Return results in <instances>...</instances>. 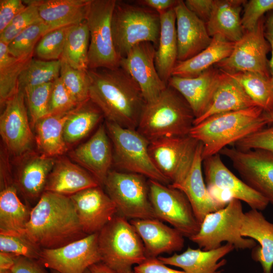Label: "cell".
I'll return each mask as SVG.
<instances>
[{
	"label": "cell",
	"mask_w": 273,
	"mask_h": 273,
	"mask_svg": "<svg viewBox=\"0 0 273 273\" xmlns=\"http://www.w3.org/2000/svg\"><path fill=\"white\" fill-rule=\"evenodd\" d=\"M89 99L106 121L136 129L146 104L141 90L121 67L88 69Z\"/></svg>",
	"instance_id": "cell-1"
},
{
	"label": "cell",
	"mask_w": 273,
	"mask_h": 273,
	"mask_svg": "<svg viewBox=\"0 0 273 273\" xmlns=\"http://www.w3.org/2000/svg\"><path fill=\"white\" fill-rule=\"evenodd\" d=\"M86 236L70 197L48 191L31 209L24 234L42 249L59 248Z\"/></svg>",
	"instance_id": "cell-2"
},
{
	"label": "cell",
	"mask_w": 273,
	"mask_h": 273,
	"mask_svg": "<svg viewBox=\"0 0 273 273\" xmlns=\"http://www.w3.org/2000/svg\"><path fill=\"white\" fill-rule=\"evenodd\" d=\"M263 110L258 106L212 115L194 125L189 135L203 145V160L264 127Z\"/></svg>",
	"instance_id": "cell-3"
},
{
	"label": "cell",
	"mask_w": 273,
	"mask_h": 273,
	"mask_svg": "<svg viewBox=\"0 0 273 273\" xmlns=\"http://www.w3.org/2000/svg\"><path fill=\"white\" fill-rule=\"evenodd\" d=\"M195 119L190 106L172 87L147 103L136 130L150 142L158 139L189 134Z\"/></svg>",
	"instance_id": "cell-4"
},
{
	"label": "cell",
	"mask_w": 273,
	"mask_h": 273,
	"mask_svg": "<svg viewBox=\"0 0 273 273\" xmlns=\"http://www.w3.org/2000/svg\"><path fill=\"white\" fill-rule=\"evenodd\" d=\"M112 31L115 50L120 58L140 42H150L157 48L160 31V15L135 2L116 0Z\"/></svg>",
	"instance_id": "cell-5"
},
{
	"label": "cell",
	"mask_w": 273,
	"mask_h": 273,
	"mask_svg": "<svg viewBox=\"0 0 273 273\" xmlns=\"http://www.w3.org/2000/svg\"><path fill=\"white\" fill-rule=\"evenodd\" d=\"M98 246L101 262L116 273H127L147 258L134 228L118 214L98 233Z\"/></svg>",
	"instance_id": "cell-6"
},
{
	"label": "cell",
	"mask_w": 273,
	"mask_h": 273,
	"mask_svg": "<svg viewBox=\"0 0 273 273\" xmlns=\"http://www.w3.org/2000/svg\"><path fill=\"white\" fill-rule=\"evenodd\" d=\"M244 213L241 201L234 199L224 207L208 214L199 231L189 239L206 251L220 247L223 242L235 249L253 248L256 246L255 241L241 235Z\"/></svg>",
	"instance_id": "cell-7"
},
{
	"label": "cell",
	"mask_w": 273,
	"mask_h": 273,
	"mask_svg": "<svg viewBox=\"0 0 273 273\" xmlns=\"http://www.w3.org/2000/svg\"><path fill=\"white\" fill-rule=\"evenodd\" d=\"M114 153L113 161L125 172L137 173L165 185L169 180L157 169L150 156V141L136 129L106 121Z\"/></svg>",
	"instance_id": "cell-8"
},
{
	"label": "cell",
	"mask_w": 273,
	"mask_h": 273,
	"mask_svg": "<svg viewBox=\"0 0 273 273\" xmlns=\"http://www.w3.org/2000/svg\"><path fill=\"white\" fill-rule=\"evenodd\" d=\"M116 0H91L86 17L89 32L88 69H114L121 58L114 44L112 18Z\"/></svg>",
	"instance_id": "cell-9"
},
{
	"label": "cell",
	"mask_w": 273,
	"mask_h": 273,
	"mask_svg": "<svg viewBox=\"0 0 273 273\" xmlns=\"http://www.w3.org/2000/svg\"><path fill=\"white\" fill-rule=\"evenodd\" d=\"M145 177L131 172L109 171L104 186L116 205L118 214L130 220L156 218Z\"/></svg>",
	"instance_id": "cell-10"
},
{
	"label": "cell",
	"mask_w": 273,
	"mask_h": 273,
	"mask_svg": "<svg viewBox=\"0 0 273 273\" xmlns=\"http://www.w3.org/2000/svg\"><path fill=\"white\" fill-rule=\"evenodd\" d=\"M200 143L189 134L162 138L150 141L149 151L157 169L175 186L189 173Z\"/></svg>",
	"instance_id": "cell-11"
},
{
	"label": "cell",
	"mask_w": 273,
	"mask_h": 273,
	"mask_svg": "<svg viewBox=\"0 0 273 273\" xmlns=\"http://www.w3.org/2000/svg\"><path fill=\"white\" fill-rule=\"evenodd\" d=\"M150 200L156 218L169 223L190 238L199 231L200 224L186 195L180 190L149 179Z\"/></svg>",
	"instance_id": "cell-12"
},
{
	"label": "cell",
	"mask_w": 273,
	"mask_h": 273,
	"mask_svg": "<svg viewBox=\"0 0 273 273\" xmlns=\"http://www.w3.org/2000/svg\"><path fill=\"white\" fill-rule=\"evenodd\" d=\"M265 18L262 17L253 29L246 31L235 42L230 55L216 64L219 70L227 73L248 72L270 79L267 55L270 45L264 33Z\"/></svg>",
	"instance_id": "cell-13"
},
{
	"label": "cell",
	"mask_w": 273,
	"mask_h": 273,
	"mask_svg": "<svg viewBox=\"0 0 273 273\" xmlns=\"http://www.w3.org/2000/svg\"><path fill=\"white\" fill-rule=\"evenodd\" d=\"M227 157L243 180L273 205V153L261 149L223 148Z\"/></svg>",
	"instance_id": "cell-14"
},
{
	"label": "cell",
	"mask_w": 273,
	"mask_h": 273,
	"mask_svg": "<svg viewBox=\"0 0 273 273\" xmlns=\"http://www.w3.org/2000/svg\"><path fill=\"white\" fill-rule=\"evenodd\" d=\"M37 260L44 267L59 273H84L92 265L101 262L98 233L59 248L42 249Z\"/></svg>",
	"instance_id": "cell-15"
},
{
	"label": "cell",
	"mask_w": 273,
	"mask_h": 273,
	"mask_svg": "<svg viewBox=\"0 0 273 273\" xmlns=\"http://www.w3.org/2000/svg\"><path fill=\"white\" fill-rule=\"evenodd\" d=\"M156 47L151 42H140L121 58L120 63V66L140 87L146 103L155 100L167 86L160 78L156 68Z\"/></svg>",
	"instance_id": "cell-16"
},
{
	"label": "cell",
	"mask_w": 273,
	"mask_h": 273,
	"mask_svg": "<svg viewBox=\"0 0 273 273\" xmlns=\"http://www.w3.org/2000/svg\"><path fill=\"white\" fill-rule=\"evenodd\" d=\"M4 105L0 117L1 138L9 152L21 155L30 149L33 140L24 92L19 89Z\"/></svg>",
	"instance_id": "cell-17"
},
{
	"label": "cell",
	"mask_w": 273,
	"mask_h": 273,
	"mask_svg": "<svg viewBox=\"0 0 273 273\" xmlns=\"http://www.w3.org/2000/svg\"><path fill=\"white\" fill-rule=\"evenodd\" d=\"M69 197L87 235L99 233L117 214L115 204L101 186L84 189Z\"/></svg>",
	"instance_id": "cell-18"
},
{
	"label": "cell",
	"mask_w": 273,
	"mask_h": 273,
	"mask_svg": "<svg viewBox=\"0 0 273 273\" xmlns=\"http://www.w3.org/2000/svg\"><path fill=\"white\" fill-rule=\"evenodd\" d=\"M202 166L206 186H215L229 192L234 199L244 202L251 209L261 211L267 207V200L230 170L220 154L203 159Z\"/></svg>",
	"instance_id": "cell-19"
},
{
	"label": "cell",
	"mask_w": 273,
	"mask_h": 273,
	"mask_svg": "<svg viewBox=\"0 0 273 273\" xmlns=\"http://www.w3.org/2000/svg\"><path fill=\"white\" fill-rule=\"evenodd\" d=\"M106 125L101 124L86 142L71 151L70 158L104 185L113 161V153Z\"/></svg>",
	"instance_id": "cell-20"
},
{
	"label": "cell",
	"mask_w": 273,
	"mask_h": 273,
	"mask_svg": "<svg viewBox=\"0 0 273 273\" xmlns=\"http://www.w3.org/2000/svg\"><path fill=\"white\" fill-rule=\"evenodd\" d=\"M176 16L177 62L196 55L211 43L206 23L191 12L184 1H178L174 8Z\"/></svg>",
	"instance_id": "cell-21"
},
{
	"label": "cell",
	"mask_w": 273,
	"mask_h": 273,
	"mask_svg": "<svg viewBox=\"0 0 273 273\" xmlns=\"http://www.w3.org/2000/svg\"><path fill=\"white\" fill-rule=\"evenodd\" d=\"M221 76V71L212 67L194 77L171 76L167 85L184 98L192 109L195 120L201 117L207 109Z\"/></svg>",
	"instance_id": "cell-22"
},
{
	"label": "cell",
	"mask_w": 273,
	"mask_h": 273,
	"mask_svg": "<svg viewBox=\"0 0 273 273\" xmlns=\"http://www.w3.org/2000/svg\"><path fill=\"white\" fill-rule=\"evenodd\" d=\"M129 221L143 243L147 258L174 253L184 247L182 234L158 218L135 219Z\"/></svg>",
	"instance_id": "cell-23"
},
{
	"label": "cell",
	"mask_w": 273,
	"mask_h": 273,
	"mask_svg": "<svg viewBox=\"0 0 273 273\" xmlns=\"http://www.w3.org/2000/svg\"><path fill=\"white\" fill-rule=\"evenodd\" d=\"M242 236L259 243L253 248L252 259L260 263L262 273H271L273 266V223L260 211L251 209L244 213L241 229Z\"/></svg>",
	"instance_id": "cell-24"
},
{
	"label": "cell",
	"mask_w": 273,
	"mask_h": 273,
	"mask_svg": "<svg viewBox=\"0 0 273 273\" xmlns=\"http://www.w3.org/2000/svg\"><path fill=\"white\" fill-rule=\"evenodd\" d=\"M234 249L229 243L208 251L189 247L180 254L158 258L164 264L179 267L186 273H219V269L226 263L225 259H220Z\"/></svg>",
	"instance_id": "cell-25"
},
{
	"label": "cell",
	"mask_w": 273,
	"mask_h": 273,
	"mask_svg": "<svg viewBox=\"0 0 273 273\" xmlns=\"http://www.w3.org/2000/svg\"><path fill=\"white\" fill-rule=\"evenodd\" d=\"M202 149L200 143L191 169L184 180L175 186L170 184L186 195L200 224L208 214L223 208L213 199L207 189L202 171Z\"/></svg>",
	"instance_id": "cell-26"
},
{
	"label": "cell",
	"mask_w": 273,
	"mask_h": 273,
	"mask_svg": "<svg viewBox=\"0 0 273 273\" xmlns=\"http://www.w3.org/2000/svg\"><path fill=\"white\" fill-rule=\"evenodd\" d=\"M100 186L85 169L62 158L56 161L47 179L44 191L70 196L84 189Z\"/></svg>",
	"instance_id": "cell-27"
},
{
	"label": "cell",
	"mask_w": 273,
	"mask_h": 273,
	"mask_svg": "<svg viewBox=\"0 0 273 273\" xmlns=\"http://www.w3.org/2000/svg\"><path fill=\"white\" fill-rule=\"evenodd\" d=\"M91 0H32L50 30L72 26L85 20Z\"/></svg>",
	"instance_id": "cell-28"
},
{
	"label": "cell",
	"mask_w": 273,
	"mask_h": 273,
	"mask_svg": "<svg viewBox=\"0 0 273 273\" xmlns=\"http://www.w3.org/2000/svg\"><path fill=\"white\" fill-rule=\"evenodd\" d=\"M246 1L214 0L211 16L206 27L212 37L219 35L226 40L236 42L245 32L242 25L240 14Z\"/></svg>",
	"instance_id": "cell-29"
},
{
	"label": "cell",
	"mask_w": 273,
	"mask_h": 273,
	"mask_svg": "<svg viewBox=\"0 0 273 273\" xmlns=\"http://www.w3.org/2000/svg\"><path fill=\"white\" fill-rule=\"evenodd\" d=\"M254 106H257L241 84L226 72L221 71L220 80L210 103L203 114L194 120V125L214 115Z\"/></svg>",
	"instance_id": "cell-30"
},
{
	"label": "cell",
	"mask_w": 273,
	"mask_h": 273,
	"mask_svg": "<svg viewBox=\"0 0 273 273\" xmlns=\"http://www.w3.org/2000/svg\"><path fill=\"white\" fill-rule=\"evenodd\" d=\"M159 15L160 31L155 64L160 78L167 85L177 62L176 16L174 8Z\"/></svg>",
	"instance_id": "cell-31"
},
{
	"label": "cell",
	"mask_w": 273,
	"mask_h": 273,
	"mask_svg": "<svg viewBox=\"0 0 273 273\" xmlns=\"http://www.w3.org/2000/svg\"><path fill=\"white\" fill-rule=\"evenodd\" d=\"M212 38L210 44L204 50L189 59L177 62L172 76L194 77L228 58L233 50L235 42L219 35Z\"/></svg>",
	"instance_id": "cell-32"
},
{
	"label": "cell",
	"mask_w": 273,
	"mask_h": 273,
	"mask_svg": "<svg viewBox=\"0 0 273 273\" xmlns=\"http://www.w3.org/2000/svg\"><path fill=\"white\" fill-rule=\"evenodd\" d=\"M55 163L53 157L42 155L32 157L19 170L15 186L26 199L39 200L44 192L48 178Z\"/></svg>",
	"instance_id": "cell-33"
},
{
	"label": "cell",
	"mask_w": 273,
	"mask_h": 273,
	"mask_svg": "<svg viewBox=\"0 0 273 273\" xmlns=\"http://www.w3.org/2000/svg\"><path fill=\"white\" fill-rule=\"evenodd\" d=\"M31 210L21 201L14 185L1 190L0 234L24 236Z\"/></svg>",
	"instance_id": "cell-34"
},
{
	"label": "cell",
	"mask_w": 273,
	"mask_h": 273,
	"mask_svg": "<svg viewBox=\"0 0 273 273\" xmlns=\"http://www.w3.org/2000/svg\"><path fill=\"white\" fill-rule=\"evenodd\" d=\"M70 112L47 116L35 124L36 145L42 155L53 158L62 155L66 151L67 145L63 132Z\"/></svg>",
	"instance_id": "cell-35"
},
{
	"label": "cell",
	"mask_w": 273,
	"mask_h": 273,
	"mask_svg": "<svg viewBox=\"0 0 273 273\" xmlns=\"http://www.w3.org/2000/svg\"><path fill=\"white\" fill-rule=\"evenodd\" d=\"M89 101L70 112L63 132L67 145L73 144L84 138L104 116L94 103L92 105L88 104Z\"/></svg>",
	"instance_id": "cell-36"
},
{
	"label": "cell",
	"mask_w": 273,
	"mask_h": 273,
	"mask_svg": "<svg viewBox=\"0 0 273 273\" xmlns=\"http://www.w3.org/2000/svg\"><path fill=\"white\" fill-rule=\"evenodd\" d=\"M32 58H18L9 52L8 44L0 41V102H6L18 90L19 76Z\"/></svg>",
	"instance_id": "cell-37"
},
{
	"label": "cell",
	"mask_w": 273,
	"mask_h": 273,
	"mask_svg": "<svg viewBox=\"0 0 273 273\" xmlns=\"http://www.w3.org/2000/svg\"><path fill=\"white\" fill-rule=\"evenodd\" d=\"M89 46V32L84 20L70 28L61 59L75 69L87 70Z\"/></svg>",
	"instance_id": "cell-38"
},
{
	"label": "cell",
	"mask_w": 273,
	"mask_h": 273,
	"mask_svg": "<svg viewBox=\"0 0 273 273\" xmlns=\"http://www.w3.org/2000/svg\"><path fill=\"white\" fill-rule=\"evenodd\" d=\"M226 73L241 84L255 104L264 112H273V85L270 79L248 72Z\"/></svg>",
	"instance_id": "cell-39"
},
{
	"label": "cell",
	"mask_w": 273,
	"mask_h": 273,
	"mask_svg": "<svg viewBox=\"0 0 273 273\" xmlns=\"http://www.w3.org/2000/svg\"><path fill=\"white\" fill-rule=\"evenodd\" d=\"M61 65V59L45 61L32 58L19 76V89L54 82L60 77Z\"/></svg>",
	"instance_id": "cell-40"
},
{
	"label": "cell",
	"mask_w": 273,
	"mask_h": 273,
	"mask_svg": "<svg viewBox=\"0 0 273 273\" xmlns=\"http://www.w3.org/2000/svg\"><path fill=\"white\" fill-rule=\"evenodd\" d=\"M60 77L77 105H82L89 100V78L87 70L75 69L61 59Z\"/></svg>",
	"instance_id": "cell-41"
},
{
	"label": "cell",
	"mask_w": 273,
	"mask_h": 273,
	"mask_svg": "<svg viewBox=\"0 0 273 273\" xmlns=\"http://www.w3.org/2000/svg\"><path fill=\"white\" fill-rule=\"evenodd\" d=\"M49 31V28L43 22L29 26L8 44L9 52L18 58L32 57L36 44Z\"/></svg>",
	"instance_id": "cell-42"
},
{
	"label": "cell",
	"mask_w": 273,
	"mask_h": 273,
	"mask_svg": "<svg viewBox=\"0 0 273 273\" xmlns=\"http://www.w3.org/2000/svg\"><path fill=\"white\" fill-rule=\"evenodd\" d=\"M53 84V82L47 83L26 87L23 90L33 126L38 120L49 116V104Z\"/></svg>",
	"instance_id": "cell-43"
},
{
	"label": "cell",
	"mask_w": 273,
	"mask_h": 273,
	"mask_svg": "<svg viewBox=\"0 0 273 273\" xmlns=\"http://www.w3.org/2000/svg\"><path fill=\"white\" fill-rule=\"evenodd\" d=\"M71 26L49 31L40 39L35 48L38 58L45 61L60 60L62 56L68 31Z\"/></svg>",
	"instance_id": "cell-44"
},
{
	"label": "cell",
	"mask_w": 273,
	"mask_h": 273,
	"mask_svg": "<svg viewBox=\"0 0 273 273\" xmlns=\"http://www.w3.org/2000/svg\"><path fill=\"white\" fill-rule=\"evenodd\" d=\"M27 5L7 27L0 33V41L8 44L15 37L29 26L43 22L37 6L32 0L24 1Z\"/></svg>",
	"instance_id": "cell-45"
},
{
	"label": "cell",
	"mask_w": 273,
	"mask_h": 273,
	"mask_svg": "<svg viewBox=\"0 0 273 273\" xmlns=\"http://www.w3.org/2000/svg\"><path fill=\"white\" fill-rule=\"evenodd\" d=\"M42 248L24 236L0 234V252L38 260Z\"/></svg>",
	"instance_id": "cell-46"
},
{
	"label": "cell",
	"mask_w": 273,
	"mask_h": 273,
	"mask_svg": "<svg viewBox=\"0 0 273 273\" xmlns=\"http://www.w3.org/2000/svg\"><path fill=\"white\" fill-rule=\"evenodd\" d=\"M79 106L59 77L53 82L49 104V115L68 113Z\"/></svg>",
	"instance_id": "cell-47"
},
{
	"label": "cell",
	"mask_w": 273,
	"mask_h": 273,
	"mask_svg": "<svg viewBox=\"0 0 273 273\" xmlns=\"http://www.w3.org/2000/svg\"><path fill=\"white\" fill-rule=\"evenodd\" d=\"M241 18L245 32L251 30L257 25L259 20L267 12L273 11V0H250L244 6Z\"/></svg>",
	"instance_id": "cell-48"
},
{
	"label": "cell",
	"mask_w": 273,
	"mask_h": 273,
	"mask_svg": "<svg viewBox=\"0 0 273 273\" xmlns=\"http://www.w3.org/2000/svg\"><path fill=\"white\" fill-rule=\"evenodd\" d=\"M241 150L261 149L273 153V123L247 135L234 144Z\"/></svg>",
	"instance_id": "cell-49"
},
{
	"label": "cell",
	"mask_w": 273,
	"mask_h": 273,
	"mask_svg": "<svg viewBox=\"0 0 273 273\" xmlns=\"http://www.w3.org/2000/svg\"><path fill=\"white\" fill-rule=\"evenodd\" d=\"M26 6L21 0L0 1V33Z\"/></svg>",
	"instance_id": "cell-50"
},
{
	"label": "cell",
	"mask_w": 273,
	"mask_h": 273,
	"mask_svg": "<svg viewBox=\"0 0 273 273\" xmlns=\"http://www.w3.org/2000/svg\"><path fill=\"white\" fill-rule=\"evenodd\" d=\"M135 273H186L184 270L172 269L158 257L147 258L145 261L133 267Z\"/></svg>",
	"instance_id": "cell-51"
},
{
	"label": "cell",
	"mask_w": 273,
	"mask_h": 273,
	"mask_svg": "<svg viewBox=\"0 0 273 273\" xmlns=\"http://www.w3.org/2000/svg\"><path fill=\"white\" fill-rule=\"evenodd\" d=\"M37 260L17 256L11 268L13 273H48Z\"/></svg>",
	"instance_id": "cell-52"
},
{
	"label": "cell",
	"mask_w": 273,
	"mask_h": 273,
	"mask_svg": "<svg viewBox=\"0 0 273 273\" xmlns=\"http://www.w3.org/2000/svg\"><path fill=\"white\" fill-rule=\"evenodd\" d=\"M187 7L206 24L212 10L214 0H186Z\"/></svg>",
	"instance_id": "cell-53"
},
{
	"label": "cell",
	"mask_w": 273,
	"mask_h": 273,
	"mask_svg": "<svg viewBox=\"0 0 273 273\" xmlns=\"http://www.w3.org/2000/svg\"><path fill=\"white\" fill-rule=\"evenodd\" d=\"M177 0H139L135 2L139 5L149 8L159 14L174 8L177 4Z\"/></svg>",
	"instance_id": "cell-54"
},
{
	"label": "cell",
	"mask_w": 273,
	"mask_h": 273,
	"mask_svg": "<svg viewBox=\"0 0 273 273\" xmlns=\"http://www.w3.org/2000/svg\"><path fill=\"white\" fill-rule=\"evenodd\" d=\"M264 36L268 42L271 53V57L269 61L270 80L273 85V11L268 12L264 21Z\"/></svg>",
	"instance_id": "cell-55"
},
{
	"label": "cell",
	"mask_w": 273,
	"mask_h": 273,
	"mask_svg": "<svg viewBox=\"0 0 273 273\" xmlns=\"http://www.w3.org/2000/svg\"><path fill=\"white\" fill-rule=\"evenodd\" d=\"M17 256L13 253L0 252V269H11Z\"/></svg>",
	"instance_id": "cell-56"
},
{
	"label": "cell",
	"mask_w": 273,
	"mask_h": 273,
	"mask_svg": "<svg viewBox=\"0 0 273 273\" xmlns=\"http://www.w3.org/2000/svg\"><path fill=\"white\" fill-rule=\"evenodd\" d=\"M88 268L92 273H116L102 262L95 263Z\"/></svg>",
	"instance_id": "cell-57"
},
{
	"label": "cell",
	"mask_w": 273,
	"mask_h": 273,
	"mask_svg": "<svg viewBox=\"0 0 273 273\" xmlns=\"http://www.w3.org/2000/svg\"><path fill=\"white\" fill-rule=\"evenodd\" d=\"M262 117L267 124L273 123V112L265 113L263 112Z\"/></svg>",
	"instance_id": "cell-58"
},
{
	"label": "cell",
	"mask_w": 273,
	"mask_h": 273,
	"mask_svg": "<svg viewBox=\"0 0 273 273\" xmlns=\"http://www.w3.org/2000/svg\"><path fill=\"white\" fill-rule=\"evenodd\" d=\"M0 273H13L11 269H0Z\"/></svg>",
	"instance_id": "cell-59"
},
{
	"label": "cell",
	"mask_w": 273,
	"mask_h": 273,
	"mask_svg": "<svg viewBox=\"0 0 273 273\" xmlns=\"http://www.w3.org/2000/svg\"><path fill=\"white\" fill-rule=\"evenodd\" d=\"M51 273H59V272L55 270H51ZM84 273H92V272L90 271L89 269L88 268L84 271Z\"/></svg>",
	"instance_id": "cell-60"
},
{
	"label": "cell",
	"mask_w": 273,
	"mask_h": 273,
	"mask_svg": "<svg viewBox=\"0 0 273 273\" xmlns=\"http://www.w3.org/2000/svg\"><path fill=\"white\" fill-rule=\"evenodd\" d=\"M127 273H135V272H134L133 270H132L129 271V272H128Z\"/></svg>",
	"instance_id": "cell-61"
}]
</instances>
